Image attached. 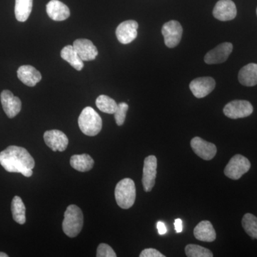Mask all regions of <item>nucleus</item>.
<instances>
[{
	"mask_svg": "<svg viewBox=\"0 0 257 257\" xmlns=\"http://www.w3.org/2000/svg\"><path fill=\"white\" fill-rule=\"evenodd\" d=\"M0 165L8 172L21 173L26 177L33 174L35 166L33 157L26 149L18 146H10L0 153Z\"/></svg>",
	"mask_w": 257,
	"mask_h": 257,
	"instance_id": "1",
	"label": "nucleus"
},
{
	"mask_svg": "<svg viewBox=\"0 0 257 257\" xmlns=\"http://www.w3.org/2000/svg\"><path fill=\"white\" fill-rule=\"evenodd\" d=\"M84 224V216L80 208L77 206L69 205L64 212L62 229L69 237H76L82 231Z\"/></svg>",
	"mask_w": 257,
	"mask_h": 257,
	"instance_id": "2",
	"label": "nucleus"
},
{
	"mask_svg": "<svg viewBox=\"0 0 257 257\" xmlns=\"http://www.w3.org/2000/svg\"><path fill=\"white\" fill-rule=\"evenodd\" d=\"M78 124L83 134L94 137L100 133L102 128V120L92 107L87 106L79 115Z\"/></svg>",
	"mask_w": 257,
	"mask_h": 257,
	"instance_id": "3",
	"label": "nucleus"
},
{
	"mask_svg": "<svg viewBox=\"0 0 257 257\" xmlns=\"http://www.w3.org/2000/svg\"><path fill=\"white\" fill-rule=\"evenodd\" d=\"M115 199L121 209H128L134 205L136 199V187L132 179L125 178L116 184L114 191Z\"/></svg>",
	"mask_w": 257,
	"mask_h": 257,
	"instance_id": "4",
	"label": "nucleus"
},
{
	"mask_svg": "<svg viewBox=\"0 0 257 257\" xmlns=\"http://www.w3.org/2000/svg\"><path fill=\"white\" fill-rule=\"evenodd\" d=\"M251 168V163L246 157L234 155L224 169V175L233 180H238Z\"/></svg>",
	"mask_w": 257,
	"mask_h": 257,
	"instance_id": "5",
	"label": "nucleus"
},
{
	"mask_svg": "<svg viewBox=\"0 0 257 257\" xmlns=\"http://www.w3.org/2000/svg\"><path fill=\"white\" fill-rule=\"evenodd\" d=\"M162 34L165 39L166 46L169 48H175L182 40L183 29L178 21L171 20L163 25Z\"/></svg>",
	"mask_w": 257,
	"mask_h": 257,
	"instance_id": "6",
	"label": "nucleus"
},
{
	"mask_svg": "<svg viewBox=\"0 0 257 257\" xmlns=\"http://www.w3.org/2000/svg\"><path fill=\"white\" fill-rule=\"evenodd\" d=\"M252 104L246 100H234L228 103L224 108L225 116L230 119H236L247 117L252 114Z\"/></svg>",
	"mask_w": 257,
	"mask_h": 257,
	"instance_id": "7",
	"label": "nucleus"
},
{
	"mask_svg": "<svg viewBox=\"0 0 257 257\" xmlns=\"http://www.w3.org/2000/svg\"><path fill=\"white\" fill-rule=\"evenodd\" d=\"M157 159L154 155L146 157L144 162L143 184L145 192H151L157 177Z\"/></svg>",
	"mask_w": 257,
	"mask_h": 257,
	"instance_id": "8",
	"label": "nucleus"
},
{
	"mask_svg": "<svg viewBox=\"0 0 257 257\" xmlns=\"http://www.w3.org/2000/svg\"><path fill=\"white\" fill-rule=\"evenodd\" d=\"M138 23L135 20H126L116 28V36L123 45L131 43L138 37Z\"/></svg>",
	"mask_w": 257,
	"mask_h": 257,
	"instance_id": "9",
	"label": "nucleus"
},
{
	"mask_svg": "<svg viewBox=\"0 0 257 257\" xmlns=\"http://www.w3.org/2000/svg\"><path fill=\"white\" fill-rule=\"evenodd\" d=\"M44 140L53 152H64L69 145L67 135L57 130H49L44 134Z\"/></svg>",
	"mask_w": 257,
	"mask_h": 257,
	"instance_id": "10",
	"label": "nucleus"
},
{
	"mask_svg": "<svg viewBox=\"0 0 257 257\" xmlns=\"http://www.w3.org/2000/svg\"><path fill=\"white\" fill-rule=\"evenodd\" d=\"M233 50V45L230 42L220 44L213 49L204 57V62L207 64H221L226 62Z\"/></svg>",
	"mask_w": 257,
	"mask_h": 257,
	"instance_id": "11",
	"label": "nucleus"
},
{
	"mask_svg": "<svg viewBox=\"0 0 257 257\" xmlns=\"http://www.w3.org/2000/svg\"><path fill=\"white\" fill-rule=\"evenodd\" d=\"M215 86V80L212 77H203L192 80L189 84V88L195 97L201 99L210 94Z\"/></svg>",
	"mask_w": 257,
	"mask_h": 257,
	"instance_id": "12",
	"label": "nucleus"
},
{
	"mask_svg": "<svg viewBox=\"0 0 257 257\" xmlns=\"http://www.w3.org/2000/svg\"><path fill=\"white\" fill-rule=\"evenodd\" d=\"M237 14L236 5L231 0H219L216 3L213 15L216 20L226 22L234 20Z\"/></svg>",
	"mask_w": 257,
	"mask_h": 257,
	"instance_id": "13",
	"label": "nucleus"
},
{
	"mask_svg": "<svg viewBox=\"0 0 257 257\" xmlns=\"http://www.w3.org/2000/svg\"><path fill=\"white\" fill-rule=\"evenodd\" d=\"M0 99L5 114L10 119L14 118L21 111V100L18 96H15L10 90L3 91L0 95Z\"/></svg>",
	"mask_w": 257,
	"mask_h": 257,
	"instance_id": "14",
	"label": "nucleus"
},
{
	"mask_svg": "<svg viewBox=\"0 0 257 257\" xmlns=\"http://www.w3.org/2000/svg\"><path fill=\"white\" fill-rule=\"evenodd\" d=\"M193 151L198 157L204 160H211L215 157L216 147L213 143H208L203 139L196 137L191 141Z\"/></svg>",
	"mask_w": 257,
	"mask_h": 257,
	"instance_id": "15",
	"label": "nucleus"
},
{
	"mask_svg": "<svg viewBox=\"0 0 257 257\" xmlns=\"http://www.w3.org/2000/svg\"><path fill=\"white\" fill-rule=\"evenodd\" d=\"M72 46L82 61L94 60L97 57L98 50L95 45L87 39L76 40Z\"/></svg>",
	"mask_w": 257,
	"mask_h": 257,
	"instance_id": "16",
	"label": "nucleus"
},
{
	"mask_svg": "<svg viewBox=\"0 0 257 257\" xmlns=\"http://www.w3.org/2000/svg\"><path fill=\"white\" fill-rule=\"evenodd\" d=\"M47 15L55 21H64L70 16L68 7L59 0H51L46 7Z\"/></svg>",
	"mask_w": 257,
	"mask_h": 257,
	"instance_id": "17",
	"label": "nucleus"
},
{
	"mask_svg": "<svg viewBox=\"0 0 257 257\" xmlns=\"http://www.w3.org/2000/svg\"><path fill=\"white\" fill-rule=\"evenodd\" d=\"M18 77L25 85L35 87L42 79V74L31 65H23L19 67Z\"/></svg>",
	"mask_w": 257,
	"mask_h": 257,
	"instance_id": "18",
	"label": "nucleus"
},
{
	"mask_svg": "<svg viewBox=\"0 0 257 257\" xmlns=\"http://www.w3.org/2000/svg\"><path fill=\"white\" fill-rule=\"evenodd\" d=\"M194 235L196 239L206 242H212L216 239L215 230L210 221H201L194 229Z\"/></svg>",
	"mask_w": 257,
	"mask_h": 257,
	"instance_id": "19",
	"label": "nucleus"
},
{
	"mask_svg": "<svg viewBox=\"0 0 257 257\" xmlns=\"http://www.w3.org/2000/svg\"><path fill=\"white\" fill-rule=\"evenodd\" d=\"M238 79L240 84L246 87H253L257 84V64H246L240 69Z\"/></svg>",
	"mask_w": 257,
	"mask_h": 257,
	"instance_id": "20",
	"label": "nucleus"
},
{
	"mask_svg": "<svg viewBox=\"0 0 257 257\" xmlns=\"http://www.w3.org/2000/svg\"><path fill=\"white\" fill-rule=\"evenodd\" d=\"M61 57L68 62L76 70L81 71L84 67V61L79 57L73 46L67 45L61 51Z\"/></svg>",
	"mask_w": 257,
	"mask_h": 257,
	"instance_id": "21",
	"label": "nucleus"
},
{
	"mask_svg": "<svg viewBox=\"0 0 257 257\" xmlns=\"http://www.w3.org/2000/svg\"><path fill=\"white\" fill-rule=\"evenodd\" d=\"M70 165L74 170L86 172L92 170L94 165V161L87 154L75 155L71 157Z\"/></svg>",
	"mask_w": 257,
	"mask_h": 257,
	"instance_id": "22",
	"label": "nucleus"
},
{
	"mask_svg": "<svg viewBox=\"0 0 257 257\" xmlns=\"http://www.w3.org/2000/svg\"><path fill=\"white\" fill-rule=\"evenodd\" d=\"M33 0H15V17L19 22L27 21L31 14Z\"/></svg>",
	"mask_w": 257,
	"mask_h": 257,
	"instance_id": "23",
	"label": "nucleus"
},
{
	"mask_svg": "<svg viewBox=\"0 0 257 257\" xmlns=\"http://www.w3.org/2000/svg\"><path fill=\"white\" fill-rule=\"evenodd\" d=\"M11 210L14 220L18 224H25L26 221V208L21 198L18 196H15L12 201Z\"/></svg>",
	"mask_w": 257,
	"mask_h": 257,
	"instance_id": "24",
	"label": "nucleus"
},
{
	"mask_svg": "<svg viewBox=\"0 0 257 257\" xmlns=\"http://www.w3.org/2000/svg\"><path fill=\"white\" fill-rule=\"evenodd\" d=\"M96 105L99 110L111 114H114L118 104L109 96L101 94L96 98Z\"/></svg>",
	"mask_w": 257,
	"mask_h": 257,
	"instance_id": "25",
	"label": "nucleus"
},
{
	"mask_svg": "<svg viewBox=\"0 0 257 257\" xmlns=\"http://www.w3.org/2000/svg\"><path fill=\"white\" fill-rule=\"evenodd\" d=\"M241 224L246 234L252 239H257V217L247 213L243 216Z\"/></svg>",
	"mask_w": 257,
	"mask_h": 257,
	"instance_id": "26",
	"label": "nucleus"
},
{
	"mask_svg": "<svg viewBox=\"0 0 257 257\" xmlns=\"http://www.w3.org/2000/svg\"><path fill=\"white\" fill-rule=\"evenodd\" d=\"M186 255L189 257H212L210 250L197 244H188L185 247Z\"/></svg>",
	"mask_w": 257,
	"mask_h": 257,
	"instance_id": "27",
	"label": "nucleus"
},
{
	"mask_svg": "<svg viewBox=\"0 0 257 257\" xmlns=\"http://www.w3.org/2000/svg\"><path fill=\"white\" fill-rule=\"evenodd\" d=\"M128 109V106L126 103L121 102L118 104L117 108L114 114L115 121L118 126H121L124 124Z\"/></svg>",
	"mask_w": 257,
	"mask_h": 257,
	"instance_id": "28",
	"label": "nucleus"
},
{
	"mask_svg": "<svg viewBox=\"0 0 257 257\" xmlns=\"http://www.w3.org/2000/svg\"><path fill=\"white\" fill-rule=\"evenodd\" d=\"M97 257H116V253L109 245L106 243H101L98 246L96 251Z\"/></svg>",
	"mask_w": 257,
	"mask_h": 257,
	"instance_id": "29",
	"label": "nucleus"
},
{
	"mask_svg": "<svg viewBox=\"0 0 257 257\" xmlns=\"http://www.w3.org/2000/svg\"><path fill=\"white\" fill-rule=\"evenodd\" d=\"M140 257H165L160 251H157L155 248H145L140 254Z\"/></svg>",
	"mask_w": 257,
	"mask_h": 257,
	"instance_id": "30",
	"label": "nucleus"
},
{
	"mask_svg": "<svg viewBox=\"0 0 257 257\" xmlns=\"http://www.w3.org/2000/svg\"><path fill=\"white\" fill-rule=\"evenodd\" d=\"M157 230H158L159 234L160 235H164L167 233V227H166L165 223L162 222V221H158L157 222Z\"/></svg>",
	"mask_w": 257,
	"mask_h": 257,
	"instance_id": "31",
	"label": "nucleus"
},
{
	"mask_svg": "<svg viewBox=\"0 0 257 257\" xmlns=\"http://www.w3.org/2000/svg\"><path fill=\"white\" fill-rule=\"evenodd\" d=\"M175 228L177 233L182 232L183 230V224H182V219H177L175 221Z\"/></svg>",
	"mask_w": 257,
	"mask_h": 257,
	"instance_id": "32",
	"label": "nucleus"
},
{
	"mask_svg": "<svg viewBox=\"0 0 257 257\" xmlns=\"http://www.w3.org/2000/svg\"><path fill=\"white\" fill-rule=\"evenodd\" d=\"M0 257H8V255L4 252H0Z\"/></svg>",
	"mask_w": 257,
	"mask_h": 257,
	"instance_id": "33",
	"label": "nucleus"
},
{
	"mask_svg": "<svg viewBox=\"0 0 257 257\" xmlns=\"http://www.w3.org/2000/svg\"><path fill=\"white\" fill-rule=\"evenodd\" d=\"M256 15H257V9H256Z\"/></svg>",
	"mask_w": 257,
	"mask_h": 257,
	"instance_id": "34",
	"label": "nucleus"
}]
</instances>
